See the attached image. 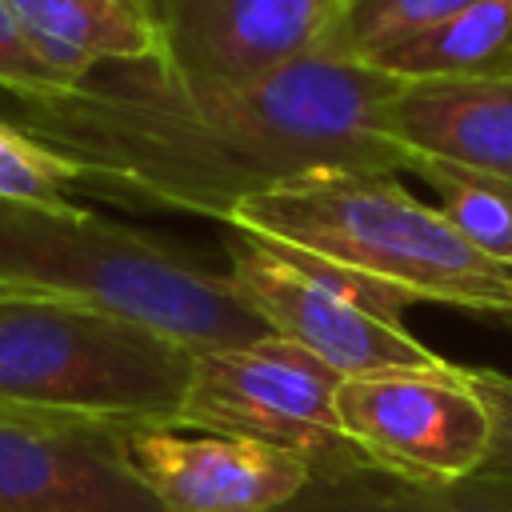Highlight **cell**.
Returning a JSON list of instances; mask_svg holds the SVG:
<instances>
[{
    "mask_svg": "<svg viewBox=\"0 0 512 512\" xmlns=\"http://www.w3.org/2000/svg\"><path fill=\"white\" fill-rule=\"evenodd\" d=\"M76 192V168L0 116V200L64 204Z\"/></svg>",
    "mask_w": 512,
    "mask_h": 512,
    "instance_id": "17",
    "label": "cell"
},
{
    "mask_svg": "<svg viewBox=\"0 0 512 512\" xmlns=\"http://www.w3.org/2000/svg\"><path fill=\"white\" fill-rule=\"evenodd\" d=\"M224 228L344 264L412 304H444L512 324V268L476 252L396 172L304 176L244 200Z\"/></svg>",
    "mask_w": 512,
    "mask_h": 512,
    "instance_id": "3",
    "label": "cell"
},
{
    "mask_svg": "<svg viewBox=\"0 0 512 512\" xmlns=\"http://www.w3.org/2000/svg\"><path fill=\"white\" fill-rule=\"evenodd\" d=\"M120 428L0 408V512H164L124 464Z\"/></svg>",
    "mask_w": 512,
    "mask_h": 512,
    "instance_id": "8",
    "label": "cell"
},
{
    "mask_svg": "<svg viewBox=\"0 0 512 512\" xmlns=\"http://www.w3.org/2000/svg\"><path fill=\"white\" fill-rule=\"evenodd\" d=\"M28 48L76 84L96 68L156 60L152 0H8Z\"/></svg>",
    "mask_w": 512,
    "mask_h": 512,
    "instance_id": "12",
    "label": "cell"
},
{
    "mask_svg": "<svg viewBox=\"0 0 512 512\" xmlns=\"http://www.w3.org/2000/svg\"><path fill=\"white\" fill-rule=\"evenodd\" d=\"M340 0H152L156 60L196 80L248 84L316 52Z\"/></svg>",
    "mask_w": 512,
    "mask_h": 512,
    "instance_id": "10",
    "label": "cell"
},
{
    "mask_svg": "<svg viewBox=\"0 0 512 512\" xmlns=\"http://www.w3.org/2000/svg\"><path fill=\"white\" fill-rule=\"evenodd\" d=\"M408 512H512V480L488 468L440 484L408 480Z\"/></svg>",
    "mask_w": 512,
    "mask_h": 512,
    "instance_id": "18",
    "label": "cell"
},
{
    "mask_svg": "<svg viewBox=\"0 0 512 512\" xmlns=\"http://www.w3.org/2000/svg\"><path fill=\"white\" fill-rule=\"evenodd\" d=\"M340 380V372L300 344L260 336L252 344L196 352L176 420L292 452L308 464V472H344L368 460L340 428Z\"/></svg>",
    "mask_w": 512,
    "mask_h": 512,
    "instance_id": "6",
    "label": "cell"
},
{
    "mask_svg": "<svg viewBox=\"0 0 512 512\" xmlns=\"http://www.w3.org/2000/svg\"><path fill=\"white\" fill-rule=\"evenodd\" d=\"M0 88L12 100H28V96H48L56 88H64V80L28 48V40L20 36V24L12 16V4L0 0Z\"/></svg>",
    "mask_w": 512,
    "mask_h": 512,
    "instance_id": "19",
    "label": "cell"
},
{
    "mask_svg": "<svg viewBox=\"0 0 512 512\" xmlns=\"http://www.w3.org/2000/svg\"><path fill=\"white\" fill-rule=\"evenodd\" d=\"M196 352L132 320L0 292V408L88 424L176 420Z\"/></svg>",
    "mask_w": 512,
    "mask_h": 512,
    "instance_id": "4",
    "label": "cell"
},
{
    "mask_svg": "<svg viewBox=\"0 0 512 512\" xmlns=\"http://www.w3.org/2000/svg\"><path fill=\"white\" fill-rule=\"evenodd\" d=\"M0 292L84 304L192 352L272 336L224 268L76 204L0 200Z\"/></svg>",
    "mask_w": 512,
    "mask_h": 512,
    "instance_id": "2",
    "label": "cell"
},
{
    "mask_svg": "<svg viewBox=\"0 0 512 512\" xmlns=\"http://www.w3.org/2000/svg\"><path fill=\"white\" fill-rule=\"evenodd\" d=\"M400 84L320 52L248 84L144 60L12 100V124L64 156L80 192L224 224L244 200L304 176L404 172L408 156L384 128Z\"/></svg>",
    "mask_w": 512,
    "mask_h": 512,
    "instance_id": "1",
    "label": "cell"
},
{
    "mask_svg": "<svg viewBox=\"0 0 512 512\" xmlns=\"http://www.w3.org/2000/svg\"><path fill=\"white\" fill-rule=\"evenodd\" d=\"M368 64L400 80H512V0H472Z\"/></svg>",
    "mask_w": 512,
    "mask_h": 512,
    "instance_id": "13",
    "label": "cell"
},
{
    "mask_svg": "<svg viewBox=\"0 0 512 512\" xmlns=\"http://www.w3.org/2000/svg\"><path fill=\"white\" fill-rule=\"evenodd\" d=\"M120 452L164 512H268L312 476L292 452L180 420L124 424Z\"/></svg>",
    "mask_w": 512,
    "mask_h": 512,
    "instance_id": "9",
    "label": "cell"
},
{
    "mask_svg": "<svg viewBox=\"0 0 512 512\" xmlns=\"http://www.w3.org/2000/svg\"><path fill=\"white\" fill-rule=\"evenodd\" d=\"M384 128L404 156L512 180V80H404Z\"/></svg>",
    "mask_w": 512,
    "mask_h": 512,
    "instance_id": "11",
    "label": "cell"
},
{
    "mask_svg": "<svg viewBox=\"0 0 512 512\" xmlns=\"http://www.w3.org/2000/svg\"><path fill=\"white\" fill-rule=\"evenodd\" d=\"M472 0H340L316 44L320 56L368 64L380 52L428 32Z\"/></svg>",
    "mask_w": 512,
    "mask_h": 512,
    "instance_id": "15",
    "label": "cell"
},
{
    "mask_svg": "<svg viewBox=\"0 0 512 512\" xmlns=\"http://www.w3.org/2000/svg\"><path fill=\"white\" fill-rule=\"evenodd\" d=\"M340 428L352 448L412 484L460 480L484 468L492 416L468 380V368H396L348 376L336 388Z\"/></svg>",
    "mask_w": 512,
    "mask_h": 512,
    "instance_id": "7",
    "label": "cell"
},
{
    "mask_svg": "<svg viewBox=\"0 0 512 512\" xmlns=\"http://www.w3.org/2000/svg\"><path fill=\"white\" fill-rule=\"evenodd\" d=\"M468 380L492 416V448H488L484 468L512 480V376L492 372V368H468Z\"/></svg>",
    "mask_w": 512,
    "mask_h": 512,
    "instance_id": "20",
    "label": "cell"
},
{
    "mask_svg": "<svg viewBox=\"0 0 512 512\" xmlns=\"http://www.w3.org/2000/svg\"><path fill=\"white\" fill-rule=\"evenodd\" d=\"M224 232V276L240 300L272 336L300 344L344 380L444 364V356L424 348L404 328V308L412 300L396 288L280 240L236 228Z\"/></svg>",
    "mask_w": 512,
    "mask_h": 512,
    "instance_id": "5",
    "label": "cell"
},
{
    "mask_svg": "<svg viewBox=\"0 0 512 512\" xmlns=\"http://www.w3.org/2000/svg\"><path fill=\"white\" fill-rule=\"evenodd\" d=\"M268 512H408V480L360 464L344 472H312L288 500Z\"/></svg>",
    "mask_w": 512,
    "mask_h": 512,
    "instance_id": "16",
    "label": "cell"
},
{
    "mask_svg": "<svg viewBox=\"0 0 512 512\" xmlns=\"http://www.w3.org/2000/svg\"><path fill=\"white\" fill-rule=\"evenodd\" d=\"M432 184L440 216L488 260L512 268V180L456 168L428 156H408V168Z\"/></svg>",
    "mask_w": 512,
    "mask_h": 512,
    "instance_id": "14",
    "label": "cell"
}]
</instances>
